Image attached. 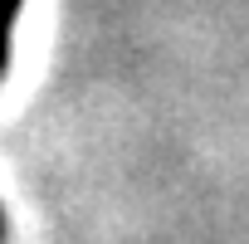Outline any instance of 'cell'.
<instances>
[{"mask_svg": "<svg viewBox=\"0 0 249 244\" xmlns=\"http://www.w3.org/2000/svg\"><path fill=\"white\" fill-rule=\"evenodd\" d=\"M20 5L25 0H0V78H5V64H10V30H15Z\"/></svg>", "mask_w": 249, "mask_h": 244, "instance_id": "1", "label": "cell"}]
</instances>
